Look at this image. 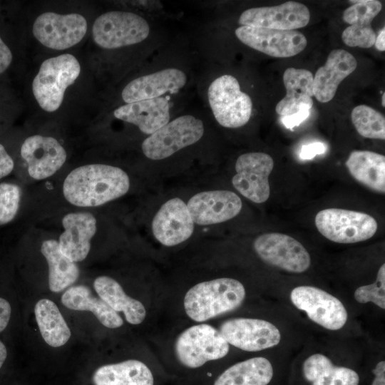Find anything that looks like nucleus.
<instances>
[{
    "label": "nucleus",
    "mask_w": 385,
    "mask_h": 385,
    "mask_svg": "<svg viewBox=\"0 0 385 385\" xmlns=\"http://www.w3.org/2000/svg\"><path fill=\"white\" fill-rule=\"evenodd\" d=\"M130 178L120 168L102 163L79 166L71 170L63 183V194L71 205L93 207L125 195Z\"/></svg>",
    "instance_id": "1"
},
{
    "label": "nucleus",
    "mask_w": 385,
    "mask_h": 385,
    "mask_svg": "<svg viewBox=\"0 0 385 385\" xmlns=\"http://www.w3.org/2000/svg\"><path fill=\"white\" fill-rule=\"evenodd\" d=\"M246 291L238 280L220 277L196 284L186 292L183 306L188 317L202 322L237 309Z\"/></svg>",
    "instance_id": "2"
},
{
    "label": "nucleus",
    "mask_w": 385,
    "mask_h": 385,
    "mask_svg": "<svg viewBox=\"0 0 385 385\" xmlns=\"http://www.w3.org/2000/svg\"><path fill=\"white\" fill-rule=\"evenodd\" d=\"M204 97L215 120L222 127L238 128L250 121L252 100L241 90L235 76L227 73L210 77L205 83Z\"/></svg>",
    "instance_id": "3"
},
{
    "label": "nucleus",
    "mask_w": 385,
    "mask_h": 385,
    "mask_svg": "<svg viewBox=\"0 0 385 385\" xmlns=\"http://www.w3.org/2000/svg\"><path fill=\"white\" fill-rule=\"evenodd\" d=\"M148 19L133 11L113 10L98 16L92 26V38L100 48L115 50L136 46L153 36Z\"/></svg>",
    "instance_id": "4"
},
{
    "label": "nucleus",
    "mask_w": 385,
    "mask_h": 385,
    "mask_svg": "<svg viewBox=\"0 0 385 385\" xmlns=\"http://www.w3.org/2000/svg\"><path fill=\"white\" fill-rule=\"evenodd\" d=\"M81 70L79 61L70 53L43 61L32 82V92L39 106L46 112L56 111L67 88L74 83Z\"/></svg>",
    "instance_id": "5"
},
{
    "label": "nucleus",
    "mask_w": 385,
    "mask_h": 385,
    "mask_svg": "<svg viewBox=\"0 0 385 385\" xmlns=\"http://www.w3.org/2000/svg\"><path fill=\"white\" fill-rule=\"evenodd\" d=\"M205 123L193 114H182L172 118L142 142L143 155L153 160H161L198 143L204 136Z\"/></svg>",
    "instance_id": "6"
},
{
    "label": "nucleus",
    "mask_w": 385,
    "mask_h": 385,
    "mask_svg": "<svg viewBox=\"0 0 385 385\" xmlns=\"http://www.w3.org/2000/svg\"><path fill=\"white\" fill-rule=\"evenodd\" d=\"M189 71L177 64L160 65L128 81L120 98L124 104L178 95L190 83Z\"/></svg>",
    "instance_id": "7"
},
{
    "label": "nucleus",
    "mask_w": 385,
    "mask_h": 385,
    "mask_svg": "<svg viewBox=\"0 0 385 385\" xmlns=\"http://www.w3.org/2000/svg\"><path fill=\"white\" fill-rule=\"evenodd\" d=\"M174 349L183 366L195 369L209 361L225 357L230 351V344L218 329L200 324L182 332L175 342Z\"/></svg>",
    "instance_id": "8"
},
{
    "label": "nucleus",
    "mask_w": 385,
    "mask_h": 385,
    "mask_svg": "<svg viewBox=\"0 0 385 385\" xmlns=\"http://www.w3.org/2000/svg\"><path fill=\"white\" fill-rule=\"evenodd\" d=\"M314 222L324 237L342 244L367 240L375 235L378 228L376 220L370 215L339 208L320 210Z\"/></svg>",
    "instance_id": "9"
},
{
    "label": "nucleus",
    "mask_w": 385,
    "mask_h": 385,
    "mask_svg": "<svg viewBox=\"0 0 385 385\" xmlns=\"http://www.w3.org/2000/svg\"><path fill=\"white\" fill-rule=\"evenodd\" d=\"M289 298L297 309L326 329L339 330L347 322L348 312L342 302L321 288L297 286L291 291Z\"/></svg>",
    "instance_id": "10"
},
{
    "label": "nucleus",
    "mask_w": 385,
    "mask_h": 385,
    "mask_svg": "<svg viewBox=\"0 0 385 385\" xmlns=\"http://www.w3.org/2000/svg\"><path fill=\"white\" fill-rule=\"evenodd\" d=\"M253 247L264 262L288 272L303 273L311 265L310 255L304 245L285 234H262L255 240Z\"/></svg>",
    "instance_id": "11"
},
{
    "label": "nucleus",
    "mask_w": 385,
    "mask_h": 385,
    "mask_svg": "<svg viewBox=\"0 0 385 385\" xmlns=\"http://www.w3.org/2000/svg\"><path fill=\"white\" fill-rule=\"evenodd\" d=\"M87 29V21L80 14L48 11L37 16L32 32L36 39L46 48L65 50L78 44L84 38Z\"/></svg>",
    "instance_id": "12"
},
{
    "label": "nucleus",
    "mask_w": 385,
    "mask_h": 385,
    "mask_svg": "<svg viewBox=\"0 0 385 385\" xmlns=\"http://www.w3.org/2000/svg\"><path fill=\"white\" fill-rule=\"evenodd\" d=\"M274 168L272 158L262 152L240 155L235 163L233 187L242 196L255 203L267 201L270 195L269 176Z\"/></svg>",
    "instance_id": "13"
},
{
    "label": "nucleus",
    "mask_w": 385,
    "mask_h": 385,
    "mask_svg": "<svg viewBox=\"0 0 385 385\" xmlns=\"http://www.w3.org/2000/svg\"><path fill=\"white\" fill-rule=\"evenodd\" d=\"M218 330L230 345L245 351L267 349L281 341L279 329L273 323L261 319H230L223 322Z\"/></svg>",
    "instance_id": "14"
},
{
    "label": "nucleus",
    "mask_w": 385,
    "mask_h": 385,
    "mask_svg": "<svg viewBox=\"0 0 385 385\" xmlns=\"http://www.w3.org/2000/svg\"><path fill=\"white\" fill-rule=\"evenodd\" d=\"M235 34L248 47L277 58L295 56L307 44L305 36L297 30L240 26L235 29Z\"/></svg>",
    "instance_id": "15"
},
{
    "label": "nucleus",
    "mask_w": 385,
    "mask_h": 385,
    "mask_svg": "<svg viewBox=\"0 0 385 385\" xmlns=\"http://www.w3.org/2000/svg\"><path fill=\"white\" fill-rule=\"evenodd\" d=\"M177 95L123 104L113 111V117L150 135L172 119L177 107Z\"/></svg>",
    "instance_id": "16"
},
{
    "label": "nucleus",
    "mask_w": 385,
    "mask_h": 385,
    "mask_svg": "<svg viewBox=\"0 0 385 385\" xmlns=\"http://www.w3.org/2000/svg\"><path fill=\"white\" fill-rule=\"evenodd\" d=\"M309 19V11L304 4L287 1L278 6L247 9L240 14L238 23L252 27L296 30L306 26Z\"/></svg>",
    "instance_id": "17"
},
{
    "label": "nucleus",
    "mask_w": 385,
    "mask_h": 385,
    "mask_svg": "<svg viewBox=\"0 0 385 385\" xmlns=\"http://www.w3.org/2000/svg\"><path fill=\"white\" fill-rule=\"evenodd\" d=\"M21 155L27 164L29 175L34 180H43L54 175L65 163L67 154L54 138L33 135L21 147Z\"/></svg>",
    "instance_id": "18"
},
{
    "label": "nucleus",
    "mask_w": 385,
    "mask_h": 385,
    "mask_svg": "<svg viewBox=\"0 0 385 385\" xmlns=\"http://www.w3.org/2000/svg\"><path fill=\"white\" fill-rule=\"evenodd\" d=\"M242 203L234 192L225 190L198 192L188 200L187 207L194 223L209 225L227 221L241 211Z\"/></svg>",
    "instance_id": "19"
},
{
    "label": "nucleus",
    "mask_w": 385,
    "mask_h": 385,
    "mask_svg": "<svg viewBox=\"0 0 385 385\" xmlns=\"http://www.w3.org/2000/svg\"><path fill=\"white\" fill-rule=\"evenodd\" d=\"M194 225L187 204L179 197H173L160 206L153 219L151 228L160 243L173 247L190 237Z\"/></svg>",
    "instance_id": "20"
},
{
    "label": "nucleus",
    "mask_w": 385,
    "mask_h": 385,
    "mask_svg": "<svg viewBox=\"0 0 385 385\" xmlns=\"http://www.w3.org/2000/svg\"><path fill=\"white\" fill-rule=\"evenodd\" d=\"M63 232L58 243L61 251L75 262L84 260L97 230L96 219L88 212H73L62 219Z\"/></svg>",
    "instance_id": "21"
},
{
    "label": "nucleus",
    "mask_w": 385,
    "mask_h": 385,
    "mask_svg": "<svg viewBox=\"0 0 385 385\" xmlns=\"http://www.w3.org/2000/svg\"><path fill=\"white\" fill-rule=\"evenodd\" d=\"M349 2L353 3V5L344 11L342 19L350 26L342 32V39L350 47L371 48L376 38L371 21L381 11L382 4L377 0Z\"/></svg>",
    "instance_id": "22"
},
{
    "label": "nucleus",
    "mask_w": 385,
    "mask_h": 385,
    "mask_svg": "<svg viewBox=\"0 0 385 385\" xmlns=\"http://www.w3.org/2000/svg\"><path fill=\"white\" fill-rule=\"evenodd\" d=\"M357 66V61L348 51L332 50L324 66L319 67L314 77V96L321 103H327L334 97L340 83Z\"/></svg>",
    "instance_id": "23"
},
{
    "label": "nucleus",
    "mask_w": 385,
    "mask_h": 385,
    "mask_svg": "<svg viewBox=\"0 0 385 385\" xmlns=\"http://www.w3.org/2000/svg\"><path fill=\"white\" fill-rule=\"evenodd\" d=\"M283 82L287 93L276 106L277 113L282 117L309 111L314 104L312 73L306 69L288 68L284 72Z\"/></svg>",
    "instance_id": "24"
},
{
    "label": "nucleus",
    "mask_w": 385,
    "mask_h": 385,
    "mask_svg": "<svg viewBox=\"0 0 385 385\" xmlns=\"http://www.w3.org/2000/svg\"><path fill=\"white\" fill-rule=\"evenodd\" d=\"M304 379L311 385H359V376L354 369L336 366L326 355L315 353L303 362Z\"/></svg>",
    "instance_id": "25"
},
{
    "label": "nucleus",
    "mask_w": 385,
    "mask_h": 385,
    "mask_svg": "<svg viewBox=\"0 0 385 385\" xmlns=\"http://www.w3.org/2000/svg\"><path fill=\"white\" fill-rule=\"evenodd\" d=\"M93 287L98 297L113 310L124 314L128 323L140 324L145 319L146 310L143 303L126 294L121 285L113 278L98 277L94 280Z\"/></svg>",
    "instance_id": "26"
},
{
    "label": "nucleus",
    "mask_w": 385,
    "mask_h": 385,
    "mask_svg": "<svg viewBox=\"0 0 385 385\" xmlns=\"http://www.w3.org/2000/svg\"><path fill=\"white\" fill-rule=\"evenodd\" d=\"M62 304L68 309L76 311H89L106 327L116 329L123 324L119 314L113 310L99 297L93 294L86 285L69 287L61 297Z\"/></svg>",
    "instance_id": "27"
},
{
    "label": "nucleus",
    "mask_w": 385,
    "mask_h": 385,
    "mask_svg": "<svg viewBox=\"0 0 385 385\" xmlns=\"http://www.w3.org/2000/svg\"><path fill=\"white\" fill-rule=\"evenodd\" d=\"M346 166L350 175L365 187L385 192V156L369 150H353Z\"/></svg>",
    "instance_id": "28"
},
{
    "label": "nucleus",
    "mask_w": 385,
    "mask_h": 385,
    "mask_svg": "<svg viewBox=\"0 0 385 385\" xmlns=\"http://www.w3.org/2000/svg\"><path fill=\"white\" fill-rule=\"evenodd\" d=\"M94 385H153V376L143 362L128 359L98 368L93 375Z\"/></svg>",
    "instance_id": "29"
},
{
    "label": "nucleus",
    "mask_w": 385,
    "mask_h": 385,
    "mask_svg": "<svg viewBox=\"0 0 385 385\" xmlns=\"http://www.w3.org/2000/svg\"><path fill=\"white\" fill-rule=\"evenodd\" d=\"M274 370L269 359L256 356L236 363L225 370L214 385H267Z\"/></svg>",
    "instance_id": "30"
},
{
    "label": "nucleus",
    "mask_w": 385,
    "mask_h": 385,
    "mask_svg": "<svg viewBox=\"0 0 385 385\" xmlns=\"http://www.w3.org/2000/svg\"><path fill=\"white\" fill-rule=\"evenodd\" d=\"M41 252L48 266V286L51 291L59 292L74 284L79 277L76 262L66 256L60 250L58 241L44 240Z\"/></svg>",
    "instance_id": "31"
},
{
    "label": "nucleus",
    "mask_w": 385,
    "mask_h": 385,
    "mask_svg": "<svg viewBox=\"0 0 385 385\" xmlns=\"http://www.w3.org/2000/svg\"><path fill=\"white\" fill-rule=\"evenodd\" d=\"M34 314L40 333L52 347L64 345L71 337V330L57 305L48 299L38 300Z\"/></svg>",
    "instance_id": "32"
},
{
    "label": "nucleus",
    "mask_w": 385,
    "mask_h": 385,
    "mask_svg": "<svg viewBox=\"0 0 385 385\" xmlns=\"http://www.w3.org/2000/svg\"><path fill=\"white\" fill-rule=\"evenodd\" d=\"M351 121L358 133L366 138L385 139V118L375 109L359 105L351 111Z\"/></svg>",
    "instance_id": "33"
},
{
    "label": "nucleus",
    "mask_w": 385,
    "mask_h": 385,
    "mask_svg": "<svg viewBox=\"0 0 385 385\" xmlns=\"http://www.w3.org/2000/svg\"><path fill=\"white\" fill-rule=\"evenodd\" d=\"M354 297L360 304L371 302L379 308L385 309V264L379 267L376 280L369 284L356 289Z\"/></svg>",
    "instance_id": "34"
},
{
    "label": "nucleus",
    "mask_w": 385,
    "mask_h": 385,
    "mask_svg": "<svg viewBox=\"0 0 385 385\" xmlns=\"http://www.w3.org/2000/svg\"><path fill=\"white\" fill-rule=\"evenodd\" d=\"M21 190L16 184L0 183V225L11 222L18 212Z\"/></svg>",
    "instance_id": "35"
},
{
    "label": "nucleus",
    "mask_w": 385,
    "mask_h": 385,
    "mask_svg": "<svg viewBox=\"0 0 385 385\" xmlns=\"http://www.w3.org/2000/svg\"><path fill=\"white\" fill-rule=\"evenodd\" d=\"M14 163L4 146L0 143V179L9 175L13 170Z\"/></svg>",
    "instance_id": "36"
},
{
    "label": "nucleus",
    "mask_w": 385,
    "mask_h": 385,
    "mask_svg": "<svg viewBox=\"0 0 385 385\" xmlns=\"http://www.w3.org/2000/svg\"><path fill=\"white\" fill-rule=\"evenodd\" d=\"M12 60L13 55L9 47L0 36V74L9 67Z\"/></svg>",
    "instance_id": "37"
},
{
    "label": "nucleus",
    "mask_w": 385,
    "mask_h": 385,
    "mask_svg": "<svg viewBox=\"0 0 385 385\" xmlns=\"http://www.w3.org/2000/svg\"><path fill=\"white\" fill-rule=\"evenodd\" d=\"M309 114V111H301L293 115L282 116L281 120L283 124L288 128H292L295 125H298L304 120H305Z\"/></svg>",
    "instance_id": "38"
},
{
    "label": "nucleus",
    "mask_w": 385,
    "mask_h": 385,
    "mask_svg": "<svg viewBox=\"0 0 385 385\" xmlns=\"http://www.w3.org/2000/svg\"><path fill=\"white\" fill-rule=\"evenodd\" d=\"M11 308L9 302L0 297V332L5 329L11 317Z\"/></svg>",
    "instance_id": "39"
},
{
    "label": "nucleus",
    "mask_w": 385,
    "mask_h": 385,
    "mask_svg": "<svg viewBox=\"0 0 385 385\" xmlns=\"http://www.w3.org/2000/svg\"><path fill=\"white\" fill-rule=\"evenodd\" d=\"M374 379L371 385H385V361H379L372 370Z\"/></svg>",
    "instance_id": "40"
},
{
    "label": "nucleus",
    "mask_w": 385,
    "mask_h": 385,
    "mask_svg": "<svg viewBox=\"0 0 385 385\" xmlns=\"http://www.w3.org/2000/svg\"><path fill=\"white\" fill-rule=\"evenodd\" d=\"M324 150V147L321 143H314L304 146L302 150L301 156L308 158L314 156L317 153H322Z\"/></svg>",
    "instance_id": "41"
},
{
    "label": "nucleus",
    "mask_w": 385,
    "mask_h": 385,
    "mask_svg": "<svg viewBox=\"0 0 385 385\" xmlns=\"http://www.w3.org/2000/svg\"><path fill=\"white\" fill-rule=\"evenodd\" d=\"M385 28L383 27L382 30L379 32L375 40V47L380 51H385Z\"/></svg>",
    "instance_id": "42"
},
{
    "label": "nucleus",
    "mask_w": 385,
    "mask_h": 385,
    "mask_svg": "<svg viewBox=\"0 0 385 385\" xmlns=\"http://www.w3.org/2000/svg\"><path fill=\"white\" fill-rule=\"evenodd\" d=\"M7 356V350L5 345L0 341V369L4 364Z\"/></svg>",
    "instance_id": "43"
},
{
    "label": "nucleus",
    "mask_w": 385,
    "mask_h": 385,
    "mask_svg": "<svg viewBox=\"0 0 385 385\" xmlns=\"http://www.w3.org/2000/svg\"><path fill=\"white\" fill-rule=\"evenodd\" d=\"M381 104L384 107L385 106V93H384L381 98Z\"/></svg>",
    "instance_id": "44"
}]
</instances>
